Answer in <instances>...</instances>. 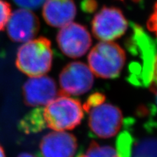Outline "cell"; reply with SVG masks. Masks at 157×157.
<instances>
[{"mask_svg": "<svg viewBox=\"0 0 157 157\" xmlns=\"http://www.w3.org/2000/svg\"><path fill=\"white\" fill-rule=\"evenodd\" d=\"M53 53L51 42L45 37L31 39L17 50V68L30 77L44 76L51 69Z\"/></svg>", "mask_w": 157, "mask_h": 157, "instance_id": "1", "label": "cell"}, {"mask_svg": "<svg viewBox=\"0 0 157 157\" xmlns=\"http://www.w3.org/2000/svg\"><path fill=\"white\" fill-rule=\"evenodd\" d=\"M46 127L54 131H66L77 127L84 117L83 106L77 100L59 95L43 108Z\"/></svg>", "mask_w": 157, "mask_h": 157, "instance_id": "2", "label": "cell"}, {"mask_svg": "<svg viewBox=\"0 0 157 157\" xmlns=\"http://www.w3.org/2000/svg\"><path fill=\"white\" fill-rule=\"evenodd\" d=\"M126 62L124 50L112 41H102L92 49L88 63L94 75L103 78H113L121 73Z\"/></svg>", "mask_w": 157, "mask_h": 157, "instance_id": "3", "label": "cell"}, {"mask_svg": "<svg viewBox=\"0 0 157 157\" xmlns=\"http://www.w3.org/2000/svg\"><path fill=\"white\" fill-rule=\"evenodd\" d=\"M88 125L95 135L101 138L112 137L120 130L123 122L121 110L110 103H102L91 108Z\"/></svg>", "mask_w": 157, "mask_h": 157, "instance_id": "4", "label": "cell"}, {"mask_svg": "<svg viewBox=\"0 0 157 157\" xmlns=\"http://www.w3.org/2000/svg\"><path fill=\"white\" fill-rule=\"evenodd\" d=\"M59 84L60 95H81L93 87L94 74L84 63L72 62L66 65L60 72Z\"/></svg>", "mask_w": 157, "mask_h": 157, "instance_id": "5", "label": "cell"}, {"mask_svg": "<svg viewBox=\"0 0 157 157\" xmlns=\"http://www.w3.org/2000/svg\"><path fill=\"white\" fill-rule=\"evenodd\" d=\"M128 22L119 8L104 7L92 21V31L96 39L113 41L126 32Z\"/></svg>", "mask_w": 157, "mask_h": 157, "instance_id": "6", "label": "cell"}, {"mask_svg": "<svg viewBox=\"0 0 157 157\" xmlns=\"http://www.w3.org/2000/svg\"><path fill=\"white\" fill-rule=\"evenodd\" d=\"M60 50L66 56L78 58L89 50L92 39L85 27L77 23H70L61 27L57 36Z\"/></svg>", "mask_w": 157, "mask_h": 157, "instance_id": "7", "label": "cell"}, {"mask_svg": "<svg viewBox=\"0 0 157 157\" xmlns=\"http://www.w3.org/2000/svg\"><path fill=\"white\" fill-rule=\"evenodd\" d=\"M58 94L55 80L45 75L30 77L23 87V101L29 106H45Z\"/></svg>", "mask_w": 157, "mask_h": 157, "instance_id": "8", "label": "cell"}, {"mask_svg": "<svg viewBox=\"0 0 157 157\" xmlns=\"http://www.w3.org/2000/svg\"><path fill=\"white\" fill-rule=\"evenodd\" d=\"M40 23L38 17L27 9H19L12 13L7 24V35L15 42H26L38 34Z\"/></svg>", "mask_w": 157, "mask_h": 157, "instance_id": "9", "label": "cell"}, {"mask_svg": "<svg viewBox=\"0 0 157 157\" xmlns=\"http://www.w3.org/2000/svg\"><path fill=\"white\" fill-rule=\"evenodd\" d=\"M77 148L76 137L65 131L48 133L39 144L42 157H74Z\"/></svg>", "mask_w": 157, "mask_h": 157, "instance_id": "10", "label": "cell"}, {"mask_svg": "<svg viewBox=\"0 0 157 157\" xmlns=\"http://www.w3.org/2000/svg\"><path fill=\"white\" fill-rule=\"evenodd\" d=\"M76 15L74 0H45L42 15L45 22L56 28L71 23Z\"/></svg>", "mask_w": 157, "mask_h": 157, "instance_id": "11", "label": "cell"}, {"mask_svg": "<svg viewBox=\"0 0 157 157\" xmlns=\"http://www.w3.org/2000/svg\"><path fill=\"white\" fill-rule=\"evenodd\" d=\"M129 157H157V136H147L132 143Z\"/></svg>", "mask_w": 157, "mask_h": 157, "instance_id": "12", "label": "cell"}, {"mask_svg": "<svg viewBox=\"0 0 157 157\" xmlns=\"http://www.w3.org/2000/svg\"><path fill=\"white\" fill-rule=\"evenodd\" d=\"M45 127L46 124L43 117V109L39 107L25 115L18 125L19 129L26 134L39 132Z\"/></svg>", "mask_w": 157, "mask_h": 157, "instance_id": "13", "label": "cell"}, {"mask_svg": "<svg viewBox=\"0 0 157 157\" xmlns=\"http://www.w3.org/2000/svg\"><path fill=\"white\" fill-rule=\"evenodd\" d=\"M77 157H119L117 151L109 146H101L95 141H92L84 153Z\"/></svg>", "mask_w": 157, "mask_h": 157, "instance_id": "14", "label": "cell"}, {"mask_svg": "<svg viewBox=\"0 0 157 157\" xmlns=\"http://www.w3.org/2000/svg\"><path fill=\"white\" fill-rule=\"evenodd\" d=\"M11 7L8 2L0 0V31L5 29L11 16Z\"/></svg>", "mask_w": 157, "mask_h": 157, "instance_id": "15", "label": "cell"}, {"mask_svg": "<svg viewBox=\"0 0 157 157\" xmlns=\"http://www.w3.org/2000/svg\"><path fill=\"white\" fill-rule=\"evenodd\" d=\"M105 100V97L103 94L100 93H95L93 94L88 98L87 101L85 102V103L82 106H83L84 111H87L95 105H99L102 103H104Z\"/></svg>", "mask_w": 157, "mask_h": 157, "instance_id": "16", "label": "cell"}, {"mask_svg": "<svg viewBox=\"0 0 157 157\" xmlns=\"http://www.w3.org/2000/svg\"><path fill=\"white\" fill-rule=\"evenodd\" d=\"M14 2L20 7L27 10L38 9L43 5L45 0H13Z\"/></svg>", "mask_w": 157, "mask_h": 157, "instance_id": "17", "label": "cell"}, {"mask_svg": "<svg viewBox=\"0 0 157 157\" xmlns=\"http://www.w3.org/2000/svg\"><path fill=\"white\" fill-rule=\"evenodd\" d=\"M147 26L149 30L154 32L157 36V2L154 5V12L147 22Z\"/></svg>", "mask_w": 157, "mask_h": 157, "instance_id": "18", "label": "cell"}, {"mask_svg": "<svg viewBox=\"0 0 157 157\" xmlns=\"http://www.w3.org/2000/svg\"><path fill=\"white\" fill-rule=\"evenodd\" d=\"M152 82L157 83V53L155 56L154 65H153L152 72Z\"/></svg>", "mask_w": 157, "mask_h": 157, "instance_id": "19", "label": "cell"}, {"mask_svg": "<svg viewBox=\"0 0 157 157\" xmlns=\"http://www.w3.org/2000/svg\"><path fill=\"white\" fill-rule=\"evenodd\" d=\"M151 90L154 92L155 95H156V103H157V83L154 82H151Z\"/></svg>", "mask_w": 157, "mask_h": 157, "instance_id": "20", "label": "cell"}, {"mask_svg": "<svg viewBox=\"0 0 157 157\" xmlns=\"http://www.w3.org/2000/svg\"><path fill=\"white\" fill-rule=\"evenodd\" d=\"M17 157H36V156H34V155L31 154H29V153H22V154H20Z\"/></svg>", "mask_w": 157, "mask_h": 157, "instance_id": "21", "label": "cell"}, {"mask_svg": "<svg viewBox=\"0 0 157 157\" xmlns=\"http://www.w3.org/2000/svg\"><path fill=\"white\" fill-rule=\"evenodd\" d=\"M0 157H6L5 151H4V149L1 145H0Z\"/></svg>", "mask_w": 157, "mask_h": 157, "instance_id": "22", "label": "cell"}, {"mask_svg": "<svg viewBox=\"0 0 157 157\" xmlns=\"http://www.w3.org/2000/svg\"><path fill=\"white\" fill-rule=\"evenodd\" d=\"M135 1H137V0H135Z\"/></svg>", "mask_w": 157, "mask_h": 157, "instance_id": "23", "label": "cell"}]
</instances>
